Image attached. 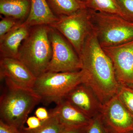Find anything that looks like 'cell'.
I'll return each mask as SVG.
<instances>
[{"mask_svg": "<svg viewBox=\"0 0 133 133\" xmlns=\"http://www.w3.org/2000/svg\"><path fill=\"white\" fill-rule=\"evenodd\" d=\"M83 83L94 91L102 104L117 95L121 85L111 59L99 44L92 31L79 55Z\"/></svg>", "mask_w": 133, "mask_h": 133, "instance_id": "cell-1", "label": "cell"}, {"mask_svg": "<svg viewBox=\"0 0 133 133\" xmlns=\"http://www.w3.org/2000/svg\"><path fill=\"white\" fill-rule=\"evenodd\" d=\"M5 81L6 87L0 98L1 119L19 129L24 127L29 114L41 102V98L32 89Z\"/></svg>", "mask_w": 133, "mask_h": 133, "instance_id": "cell-2", "label": "cell"}, {"mask_svg": "<svg viewBox=\"0 0 133 133\" xmlns=\"http://www.w3.org/2000/svg\"><path fill=\"white\" fill-rule=\"evenodd\" d=\"M49 28L50 26L47 25L30 27L28 35L19 48L17 59L36 78L47 71L52 57Z\"/></svg>", "mask_w": 133, "mask_h": 133, "instance_id": "cell-3", "label": "cell"}, {"mask_svg": "<svg viewBox=\"0 0 133 133\" xmlns=\"http://www.w3.org/2000/svg\"><path fill=\"white\" fill-rule=\"evenodd\" d=\"M88 9L92 30L101 48L133 41V23L117 15Z\"/></svg>", "mask_w": 133, "mask_h": 133, "instance_id": "cell-4", "label": "cell"}, {"mask_svg": "<svg viewBox=\"0 0 133 133\" xmlns=\"http://www.w3.org/2000/svg\"><path fill=\"white\" fill-rule=\"evenodd\" d=\"M83 83L81 70L66 72L47 71L37 78L32 90L45 104H57L73 88Z\"/></svg>", "mask_w": 133, "mask_h": 133, "instance_id": "cell-5", "label": "cell"}, {"mask_svg": "<svg viewBox=\"0 0 133 133\" xmlns=\"http://www.w3.org/2000/svg\"><path fill=\"white\" fill-rule=\"evenodd\" d=\"M49 35L52 55L47 71L66 72L81 70L82 65L80 58L70 43L56 29L50 26Z\"/></svg>", "mask_w": 133, "mask_h": 133, "instance_id": "cell-6", "label": "cell"}, {"mask_svg": "<svg viewBox=\"0 0 133 133\" xmlns=\"http://www.w3.org/2000/svg\"><path fill=\"white\" fill-rule=\"evenodd\" d=\"M49 26L61 33L70 43L78 55L87 37L92 32L87 8L70 15L59 17L57 22Z\"/></svg>", "mask_w": 133, "mask_h": 133, "instance_id": "cell-7", "label": "cell"}, {"mask_svg": "<svg viewBox=\"0 0 133 133\" xmlns=\"http://www.w3.org/2000/svg\"><path fill=\"white\" fill-rule=\"evenodd\" d=\"M102 49L111 59L116 79L121 85L133 87V40Z\"/></svg>", "mask_w": 133, "mask_h": 133, "instance_id": "cell-8", "label": "cell"}, {"mask_svg": "<svg viewBox=\"0 0 133 133\" xmlns=\"http://www.w3.org/2000/svg\"><path fill=\"white\" fill-rule=\"evenodd\" d=\"M100 114L115 133H133V116L117 94L102 104Z\"/></svg>", "mask_w": 133, "mask_h": 133, "instance_id": "cell-9", "label": "cell"}, {"mask_svg": "<svg viewBox=\"0 0 133 133\" xmlns=\"http://www.w3.org/2000/svg\"><path fill=\"white\" fill-rule=\"evenodd\" d=\"M37 78L21 62L16 58H1L0 78L14 85L32 89Z\"/></svg>", "mask_w": 133, "mask_h": 133, "instance_id": "cell-10", "label": "cell"}, {"mask_svg": "<svg viewBox=\"0 0 133 133\" xmlns=\"http://www.w3.org/2000/svg\"><path fill=\"white\" fill-rule=\"evenodd\" d=\"M64 99L91 118L99 114L102 107L95 92L84 83L73 88Z\"/></svg>", "mask_w": 133, "mask_h": 133, "instance_id": "cell-11", "label": "cell"}, {"mask_svg": "<svg viewBox=\"0 0 133 133\" xmlns=\"http://www.w3.org/2000/svg\"><path fill=\"white\" fill-rule=\"evenodd\" d=\"M30 28L24 22L22 23L0 39V57L17 59L19 48L28 35Z\"/></svg>", "mask_w": 133, "mask_h": 133, "instance_id": "cell-12", "label": "cell"}, {"mask_svg": "<svg viewBox=\"0 0 133 133\" xmlns=\"http://www.w3.org/2000/svg\"><path fill=\"white\" fill-rule=\"evenodd\" d=\"M51 110L65 128L87 127L92 119L74 107L65 99L62 100Z\"/></svg>", "mask_w": 133, "mask_h": 133, "instance_id": "cell-13", "label": "cell"}, {"mask_svg": "<svg viewBox=\"0 0 133 133\" xmlns=\"http://www.w3.org/2000/svg\"><path fill=\"white\" fill-rule=\"evenodd\" d=\"M31 8L29 16L24 23L29 27L50 26L58 20L52 12L46 0H30Z\"/></svg>", "mask_w": 133, "mask_h": 133, "instance_id": "cell-14", "label": "cell"}, {"mask_svg": "<svg viewBox=\"0 0 133 133\" xmlns=\"http://www.w3.org/2000/svg\"><path fill=\"white\" fill-rule=\"evenodd\" d=\"M30 0H0V14L21 22L26 21L30 12Z\"/></svg>", "mask_w": 133, "mask_h": 133, "instance_id": "cell-15", "label": "cell"}, {"mask_svg": "<svg viewBox=\"0 0 133 133\" xmlns=\"http://www.w3.org/2000/svg\"><path fill=\"white\" fill-rule=\"evenodd\" d=\"M54 14L57 17L70 15L87 8L81 0H46Z\"/></svg>", "mask_w": 133, "mask_h": 133, "instance_id": "cell-16", "label": "cell"}, {"mask_svg": "<svg viewBox=\"0 0 133 133\" xmlns=\"http://www.w3.org/2000/svg\"><path fill=\"white\" fill-rule=\"evenodd\" d=\"M49 118L43 121L38 127L34 129L23 127L19 129V133H60L65 128L58 117L51 110Z\"/></svg>", "mask_w": 133, "mask_h": 133, "instance_id": "cell-17", "label": "cell"}, {"mask_svg": "<svg viewBox=\"0 0 133 133\" xmlns=\"http://www.w3.org/2000/svg\"><path fill=\"white\" fill-rule=\"evenodd\" d=\"M85 4L87 8L89 9L117 15L124 18L114 0H86Z\"/></svg>", "mask_w": 133, "mask_h": 133, "instance_id": "cell-18", "label": "cell"}, {"mask_svg": "<svg viewBox=\"0 0 133 133\" xmlns=\"http://www.w3.org/2000/svg\"><path fill=\"white\" fill-rule=\"evenodd\" d=\"M118 97L129 112L133 116V87L121 85Z\"/></svg>", "mask_w": 133, "mask_h": 133, "instance_id": "cell-19", "label": "cell"}, {"mask_svg": "<svg viewBox=\"0 0 133 133\" xmlns=\"http://www.w3.org/2000/svg\"><path fill=\"white\" fill-rule=\"evenodd\" d=\"M86 133H115L107 125L100 114L92 118Z\"/></svg>", "mask_w": 133, "mask_h": 133, "instance_id": "cell-20", "label": "cell"}, {"mask_svg": "<svg viewBox=\"0 0 133 133\" xmlns=\"http://www.w3.org/2000/svg\"><path fill=\"white\" fill-rule=\"evenodd\" d=\"M124 18L133 23V0H114Z\"/></svg>", "mask_w": 133, "mask_h": 133, "instance_id": "cell-21", "label": "cell"}, {"mask_svg": "<svg viewBox=\"0 0 133 133\" xmlns=\"http://www.w3.org/2000/svg\"><path fill=\"white\" fill-rule=\"evenodd\" d=\"M0 21V39L22 22L11 17H3Z\"/></svg>", "mask_w": 133, "mask_h": 133, "instance_id": "cell-22", "label": "cell"}, {"mask_svg": "<svg viewBox=\"0 0 133 133\" xmlns=\"http://www.w3.org/2000/svg\"><path fill=\"white\" fill-rule=\"evenodd\" d=\"M0 133H19V129L0 119Z\"/></svg>", "mask_w": 133, "mask_h": 133, "instance_id": "cell-23", "label": "cell"}, {"mask_svg": "<svg viewBox=\"0 0 133 133\" xmlns=\"http://www.w3.org/2000/svg\"><path fill=\"white\" fill-rule=\"evenodd\" d=\"M28 128L30 129H34L38 127L41 125L42 121L36 116L29 117L26 122Z\"/></svg>", "mask_w": 133, "mask_h": 133, "instance_id": "cell-24", "label": "cell"}, {"mask_svg": "<svg viewBox=\"0 0 133 133\" xmlns=\"http://www.w3.org/2000/svg\"><path fill=\"white\" fill-rule=\"evenodd\" d=\"M35 115L41 121L47 119L49 117V113L48 112L45 108L39 107L35 112Z\"/></svg>", "mask_w": 133, "mask_h": 133, "instance_id": "cell-25", "label": "cell"}, {"mask_svg": "<svg viewBox=\"0 0 133 133\" xmlns=\"http://www.w3.org/2000/svg\"><path fill=\"white\" fill-rule=\"evenodd\" d=\"M87 127L65 128L60 133H86Z\"/></svg>", "mask_w": 133, "mask_h": 133, "instance_id": "cell-26", "label": "cell"}, {"mask_svg": "<svg viewBox=\"0 0 133 133\" xmlns=\"http://www.w3.org/2000/svg\"><path fill=\"white\" fill-rule=\"evenodd\" d=\"M81 1H82L84 2L85 3L86 1V0H81Z\"/></svg>", "mask_w": 133, "mask_h": 133, "instance_id": "cell-27", "label": "cell"}, {"mask_svg": "<svg viewBox=\"0 0 133 133\" xmlns=\"http://www.w3.org/2000/svg\"></svg>", "mask_w": 133, "mask_h": 133, "instance_id": "cell-28", "label": "cell"}]
</instances>
